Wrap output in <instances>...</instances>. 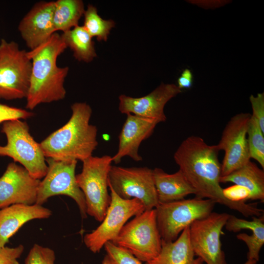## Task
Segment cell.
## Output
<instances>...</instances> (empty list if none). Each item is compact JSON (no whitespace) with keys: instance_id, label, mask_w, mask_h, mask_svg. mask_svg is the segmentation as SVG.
<instances>
[{"instance_id":"obj_1","label":"cell","mask_w":264,"mask_h":264,"mask_svg":"<svg viewBox=\"0 0 264 264\" xmlns=\"http://www.w3.org/2000/svg\"><path fill=\"white\" fill-rule=\"evenodd\" d=\"M216 145H208L200 137L191 135L180 144L174 155L176 163L196 191V197L209 199L237 211L245 217H260L264 210L257 203L232 202L226 198L220 185L221 164Z\"/></svg>"},{"instance_id":"obj_2","label":"cell","mask_w":264,"mask_h":264,"mask_svg":"<svg viewBox=\"0 0 264 264\" xmlns=\"http://www.w3.org/2000/svg\"><path fill=\"white\" fill-rule=\"evenodd\" d=\"M66 48L61 35L55 32L44 44L27 51L32 66L26 109L33 110L41 104L65 98L64 82L69 67L58 66L57 60Z\"/></svg>"},{"instance_id":"obj_3","label":"cell","mask_w":264,"mask_h":264,"mask_svg":"<svg viewBox=\"0 0 264 264\" xmlns=\"http://www.w3.org/2000/svg\"><path fill=\"white\" fill-rule=\"evenodd\" d=\"M71 109L68 121L40 143L46 158L83 161L91 156L96 149L98 130L89 122L90 106L85 102H76Z\"/></svg>"},{"instance_id":"obj_4","label":"cell","mask_w":264,"mask_h":264,"mask_svg":"<svg viewBox=\"0 0 264 264\" xmlns=\"http://www.w3.org/2000/svg\"><path fill=\"white\" fill-rule=\"evenodd\" d=\"M1 132L7 143L0 145V156L12 158L19 162L34 178L41 179L46 175L48 166L40 143L29 132L27 123L16 119L3 123Z\"/></svg>"},{"instance_id":"obj_5","label":"cell","mask_w":264,"mask_h":264,"mask_svg":"<svg viewBox=\"0 0 264 264\" xmlns=\"http://www.w3.org/2000/svg\"><path fill=\"white\" fill-rule=\"evenodd\" d=\"M82 162V170L76 179L85 197L87 214L101 222L110 201L108 178L112 158L108 155H92Z\"/></svg>"},{"instance_id":"obj_6","label":"cell","mask_w":264,"mask_h":264,"mask_svg":"<svg viewBox=\"0 0 264 264\" xmlns=\"http://www.w3.org/2000/svg\"><path fill=\"white\" fill-rule=\"evenodd\" d=\"M162 241L154 208L145 210L127 222L112 242L146 263L159 254Z\"/></svg>"},{"instance_id":"obj_7","label":"cell","mask_w":264,"mask_h":264,"mask_svg":"<svg viewBox=\"0 0 264 264\" xmlns=\"http://www.w3.org/2000/svg\"><path fill=\"white\" fill-rule=\"evenodd\" d=\"M215 203L195 197L167 203H159L155 208L156 221L162 241L171 242L194 221L207 217Z\"/></svg>"},{"instance_id":"obj_8","label":"cell","mask_w":264,"mask_h":264,"mask_svg":"<svg viewBox=\"0 0 264 264\" xmlns=\"http://www.w3.org/2000/svg\"><path fill=\"white\" fill-rule=\"evenodd\" d=\"M31 61L27 51L14 41L0 42V99L26 97L29 88Z\"/></svg>"},{"instance_id":"obj_9","label":"cell","mask_w":264,"mask_h":264,"mask_svg":"<svg viewBox=\"0 0 264 264\" xmlns=\"http://www.w3.org/2000/svg\"><path fill=\"white\" fill-rule=\"evenodd\" d=\"M108 185L123 199L139 200L145 210L154 209L159 204L153 170L148 167L111 166Z\"/></svg>"},{"instance_id":"obj_10","label":"cell","mask_w":264,"mask_h":264,"mask_svg":"<svg viewBox=\"0 0 264 264\" xmlns=\"http://www.w3.org/2000/svg\"><path fill=\"white\" fill-rule=\"evenodd\" d=\"M47 172L40 181L36 204L43 205L55 196L64 195L72 198L77 204L83 218H87L84 194L76 181L75 169L77 161L59 160L46 158Z\"/></svg>"},{"instance_id":"obj_11","label":"cell","mask_w":264,"mask_h":264,"mask_svg":"<svg viewBox=\"0 0 264 264\" xmlns=\"http://www.w3.org/2000/svg\"><path fill=\"white\" fill-rule=\"evenodd\" d=\"M109 188L110 201L104 219L96 229L84 237L85 244L94 253L100 252L106 242L114 240L130 218L145 210L139 200L123 199Z\"/></svg>"},{"instance_id":"obj_12","label":"cell","mask_w":264,"mask_h":264,"mask_svg":"<svg viewBox=\"0 0 264 264\" xmlns=\"http://www.w3.org/2000/svg\"><path fill=\"white\" fill-rule=\"evenodd\" d=\"M230 214L212 212L189 227L190 242L195 256L205 264H227L221 249L220 236Z\"/></svg>"},{"instance_id":"obj_13","label":"cell","mask_w":264,"mask_h":264,"mask_svg":"<svg viewBox=\"0 0 264 264\" xmlns=\"http://www.w3.org/2000/svg\"><path fill=\"white\" fill-rule=\"evenodd\" d=\"M251 114L240 113L233 116L225 126L219 143V151L223 150L221 176L229 175L250 160L247 130Z\"/></svg>"},{"instance_id":"obj_14","label":"cell","mask_w":264,"mask_h":264,"mask_svg":"<svg viewBox=\"0 0 264 264\" xmlns=\"http://www.w3.org/2000/svg\"><path fill=\"white\" fill-rule=\"evenodd\" d=\"M40 181L23 167L10 163L0 177V209L16 204H36Z\"/></svg>"},{"instance_id":"obj_15","label":"cell","mask_w":264,"mask_h":264,"mask_svg":"<svg viewBox=\"0 0 264 264\" xmlns=\"http://www.w3.org/2000/svg\"><path fill=\"white\" fill-rule=\"evenodd\" d=\"M181 91L175 84L162 83L142 97L122 94L119 96V110L122 113L132 114L163 122L166 120L164 110L165 105Z\"/></svg>"},{"instance_id":"obj_16","label":"cell","mask_w":264,"mask_h":264,"mask_svg":"<svg viewBox=\"0 0 264 264\" xmlns=\"http://www.w3.org/2000/svg\"><path fill=\"white\" fill-rule=\"evenodd\" d=\"M55 1L36 3L19 23L18 30L26 46L33 50L54 33L53 16Z\"/></svg>"},{"instance_id":"obj_17","label":"cell","mask_w":264,"mask_h":264,"mask_svg":"<svg viewBox=\"0 0 264 264\" xmlns=\"http://www.w3.org/2000/svg\"><path fill=\"white\" fill-rule=\"evenodd\" d=\"M158 123L153 119L127 114L119 135L118 151L111 156L112 162L118 164L125 156L135 161H141L142 157L138 153L140 145L152 134Z\"/></svg>"},{"instance_id":"obj_18","label":"cell","mask_w":264,"mask_h":264,"mask_svg":"<svg viewBox=\"0 0 264 264\" xmlns=\"http://www.w3.org/2000/svg\"><path fill=\"white\" fill-rule=\"evenodd\" d=\"M51 215L50 209L37 204H16L0 209V247L5 246L25 223L33 220L48 219Z\"/></svg>"},{"instance_id":"obj_19","label":"cell","mask_w":264,"mask_h":264,"mask_svg":"<svg viewBox=\"0 0 264 264\" xmlns=\"http://www.w3.org/2000/svg\"><path fill=\"white\" fill-rule=\"evenodd\" d=\"M154 184L159 203H167L184 199L196 194L194 188L179 170L168 174L159 168L153 169Z\"/></svg>"},{"instance_id":"obj_20","label":"cell","mask_w":264,"mask_h":264,"mask_svg":"<svg viewBox=\"0 0 264 264\" xmlns=\"http://www.w3.org/2000/svg\"><path fill=\"white\" fill-rule=\"evenodd\" d=\"M189 227H186L175 241H162L159 254L145 264H205L200 258H195L190 242Z\"/></svg>"},{"instance_id":"obj_21","label":"cell","mask_w":264,"mask_h":264,"mask_svg":"<svg viewBox=\"0 0 264 264\" xmlns=\"http://www.w3.org/2000/svg\"><path fill=\"white\" fill-rule=\"evenodd\" d=\"M252 217V220L250 221L229 215L224 227L230 232H237L242 229L252 231L250 235L246 233L239 234L237 238L244 242L248 247L247 260H255L258 262L260 251L264 244V215Z\"/></svg>"},{"instance_id":"obj_22","label":"cell","mask_w":264,"mask_h":264,"mask_svg":"<svg viewBox=\"0 0 264 264\" xmlns=\"http://www.w3.org/2000/svg\"><path fill=\"white\" fill-rule=\"evenodd\" d=\"M220 181L244 186L250 191L251 200L264 202V171L250 160L229 175L221 176Z\"/></svg>"},{"instance_id":"obj_23","label":"cell","mask_w":264,"mask_h":264,"mask_svg":"<svg viewBox=\"0 0 264 264\" xmlns=\"http://www.w3.org/2000/svg\"><path fill=\"white\" fill-rule=\"evenodd\" d=\"M61 36L78 61L89 63L97 57L92 38L83 26L78 25Z\"/></svg>"},{"instance_id":"obj_24","label":"cell","mask_w":264,"mask_h":264,"mask_svg":"<svg viewBox=\"0 0 264 264\" xmlns=\"http://www.w3.org/2000/svg\"><path fill=\"white\" fill-rule=\"evenodd\" d=\"M85 9L81 0H58L55 1L53 22L56 32H65L79 25Z\"/></svg>"},{"instance_id":"obj_25","label":"cell","mask_w":264,"mask_h":264,"mask_svg":"<svg viewBox=\"0 0 264 264\" xmlns=\"http://www.w3.org/2000/svg\"><path fill=\"white\" fill-rule=\"evenodd\" d=\"M83 26L92 38L96 37L98 41H107L110 31L115 26L111 20H106L98 14L94 6L89 4L85 10Z\"/></svg>"},{"instance_id":"obj_26","label":"cell","mask_w":264,"mask_h":264,"mask_svg":"<svg viewBox=\"0 0 264 264\" xmlns=\"http://www.w3.org/2000/svg\"><path fill=\"white\" fill-rule=\"evenodd\" d=\"M247 143L250 158L256 160L264 168V132L252 115L247 130Z\"/></svg>"},{"instance_id":"obj_27","label":"cell","mask_w":264,"mask_h":264,"mask_svg":"<svg viewBox=\"0 0 264 264\" xmlns=\"http://www.w3.org/2000/svg\"><path fill=\"white\" fill-rule=\"evenodd\" d=\"M55 258L52 249L34 244L25 259L24 264H55Z\"/></svg>"},{"instance_id":"obj_28","label":"cell","mask_w":264,"mask_h":264,"mask_svg":"<svg viewBox=\"0 0 264 264\" xmlns=\"http://www.w3.org/2000/svg\"><path fill=\"white\" fill-rule=\"evenodd\" d=\"M104 247L113 264H143L132 254L112 242H106Z\"/></svg>"},{"instance_id":"obj_29","label":"cell","mask_w":264,"mask_h":264,"mask_svg":"<svg viewBox=\"0 0 264 264\" xmlns=\"http://www.w3.org/2000/svg\"><path fill=\"white\" fill-rule=\"evenodd\" d=\"M32 112L0 103V124L16 119H26L34 116Z\"/></svg>"},{"instance_id":"obj_30","label":"cell","mask_w":264,"mask_h":264,"mask_svg":"<svg viewBox=\"0 0 264 264\" xmlns=\"http://www.w3.org/2000/svg\"><path fill=\"white\" fill-rule=\"evenodd\" d=\"M222 194L228 200L232 202H246L250 199V191L246 187L235 184L222 189Z\"/></svg>"},{"instance_id":"obj_31","label":"cell","mask_w":264,"mask_h":264,"mask_svg":"<svg viewBox=\"0 0 264 264\" xmlns=\"http://www.w3.org/2000/svg\"><path fill=\"white\" fill-rule=\"evenodd\" d=\"M249 100L253 111L251 115L256 119L261 129L264 132V93H259L256 96L251 95Z\"/></svg>"},{"instance_id":"obj_32","label":"cell","mask_w":264,"mask_h":264,"mask_svg":"<svg viewBox=\"0 0 264 264\" xmlns=\"http://www.w3.org/2000/svg\"><path fill=\"white\" fill-rule=\"evenodd\" d=\"M24 248L22 244L14 247H0V264H19L18 259L23 253Z\"/></svg>"},{"instance_id":"obj_33","label":"cell","mask_w":264,"mask_h":264,"mask_svg":"<svg viewBox=\"0 0 264 264\" xmlns=\"http://www.w3.org/2000/svg\"><path fill=\"white\" fill-rule=\"evenodd\" d=\"M193 84V74L191 71L185 69L180 76L177 79L178 88L181 90L182 88H190Z\"/></svg>"},{"instance_id":"obj_34","label":"cell","mask_w":264,"mask_h":264,"mask_svg":"<svg viewBox=\"0 0 264 264\" xmlns=\"http://www.w3.org/2000/svg\"><path fill=\"white\" fill-rule=\"evenodd\" d=\"M102 264H113L112 262L111 261L110 259V258L109 257V256L106 255L102 262Z\"/></svg>"},{"instance_id":"obj_35","label":"cell","mask_w":264,"mask_h":264,"mask_svg":"<svg viewBox=\"0 0 264 264\" xmlns=\"http://www.w3.org/2000/svg\"><path fill=\"white\" fill-rule=\"evenodd\" d=\"M257 262L255 260H247L244 264H257Z\"/></svg>"}]
</instances>
